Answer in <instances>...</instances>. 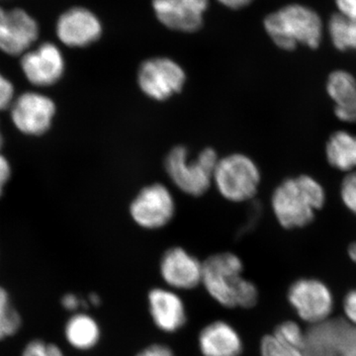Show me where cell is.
<instances>
[{
    "mask_svg": "<svg viewBox=\"0 0 356 356\" xmlns=\"http://www.w3.org/2000/svg\"><path fill=\"white\" fill-rule=\"evenodd\" d=\"M243 273L245 264L235 252H215L203 261L201 287L226 310L254 309L259 302V289Z\"/></svg>",
    "mask_w": 356,
    "mask_h": 356,
    "instance_id": "cell-1",
    "label": "cell"
},
{
    "mask_svg": "<svg viewBox=\"0 0 356 356\" xmlns=\"http://www.w3.org/2000/svg\"><path fill=\"white\" fill-rule=\"evenodd\" d=\"M327 191L308 173L285 178L274 188L270 205L273 216L284 229H303L315 221L327 203Z\"/></svg>",
    "mask_w": 356,
    "mask_h": 356,
    "instance_id": "cell-2",
    "label": "cell"
},
{
    "mask_svg": "<svg viewBox=\"0 0 356 356\" xmlns=\"http://www.w3.org/2000/svg\"><path fill=\"white\" fill-rule=\"evenodd\" d=\"M264 27L273 44L285 51L297 50L300 44L317 50L324 40L325 25L320 14L301 3L287 4L269 13Z\"/></svg>",
    "mask_w": 356,
    "mask_h": 356,
    "instance_id": "cell-3",
    "label": "cell"
},
{
    "mask_svg": "<svg viewBox=\"0 0 356 356\" xmlns=\"http://www.w3.org/2000/svg\"><path fill=\"white\" fill-rule=\"evenodd\" d=\"M219 158L215 149L206 147L195 159H189L188 149L177 146L166 156L165 168L168 177L187 195H203L213 184Z\"/></svg>",
    "mask_w": 356,
    "mask_h": 356,
    "instance_id": "cell-4",
    "label": "cell"
},
{
    "mask_svg": "<svg viewBox=\"0 0 356 356\" xmlns=\"http://www.w3.org/2000/svg\"><path fill=\"white\" fill-rule=\"evenodd\" d=\"M213 184L222 197L234 203L248 202L257 196L261 172L254 159L245 154H232L219 159Z\"/></svg>",
    "mask_w": 356,
    "mask_h": 356,
    "instance_id": "cell-5",
    "label": "cell"
},
{
    "mask_svg": "<svg viewBox=\"0 0 356 356\" xmlns=\"http://www.w3.org/2000/svg\"><path fill=\"white\" fill-rule=\"evenodd\" d=\"M286 298L297 317L311 327L331 320L336 308L331 288L318 278L295 280L288 287Z\"/></svg>",
    "mask_w": 356,
    "mask_h": 356,
    "instance_id": "cell-6",
    "label": "cell"
},
{
    "mask_svg": "<svg viewBox=\"0 0 356 356\" xmlns=\"http://www.w3.org/2000/svg\"><path fill=\"white\" fill-rule=\"evenodd\" d=\"M14 128L28 137H41L50 131L57 105L50 96L37 90L16 95L9 108Z\"/></svg>",
    "mask_w": 356,
    "mask_h": 356,
    "instance_id": "cell-7",
    "label": "cell"
},
{
    "mask_svg": "<svg viewBox=\"0 0 356 356\" xmlns=\"http://www.w3.org/2000/svg\"><path fill=\"white\" fill-rule=\"evenodd\" d=\"M142 92L154 102H165L177 95L186 83L184 67L166 57H154L140 64L137 74Z\"/></svg>",
    "mask_w": 356,
    "mask_h": 356,
    "instance_id": "cell-8",
    "label": "cell"
},
{
    "mask_svg": "<svg viewBox=\"0 0 356 356\" xmlns=\"http://www.w3.org/2000/svg\"><path fill=\"white\" fill-rule=\"evenodd\" d=\"M158 273L163 286L179 293L201 287L203 261L180 245L168 248L159 257Z\"/></svg>",
    "mask_w": 356,
    "mask_h": 356,
    "instance_id": "cell-9",
    "label": "cell"
},
{
    "mask_svg": "<svg viewBox=\"0 0 356 356\" xmlns=\"http://www.w3.org/2000/svg\"><path fill=\"white\" fill-rule=\"evenodd\" d=\"M129 212L140 229L156 231L165 228L175 218V199L165 185H147L133 199Z\"/></svg>",
    "mask_w": 356,
    "mask_h": 356,
    "instance_id": "cell-10",
    "label": "cell"
},
{
    "mask_svg": "<svg viewBox=\"0 0 356 356\" xmlns=\"http://www.w3.org/2000/svg\"><path fill=\"white\" fill-rule=\"evenodd\" d=\"M147 310L154 327L165 334H177L188 323V310L181 293L165 286L147 292Z\"/></svg>",
    "mask_w": 356,
    "mask_h": 356,
    "instance_id": "cell-11",
    "label": "cell"
},
{
    "mask_svg": "<svg viewBox=\"0 0 356 356\" xmlns=\"http://www.w3.org/2000/svg\"><path fill=\"white\" fill-rule=\"evenodd\" d=\"M306 353L316 356H356V327L329 320L307 332Z\"/></svg>",
    "mask_w": 356,
    "mask_h": 356,
    "instance_id": "cell-12",
    "label": "cell"
},
{
    "mask_svg": "<svg viewBox=\"0 0 356 356\" xmlns=\"http://www.w3.org/2000/svg\"><path fill=\"white\" fill-rule=\"evenodd\" d=\"M26 81L36 88H51L64 76L65 60L57 44L44 42L20 57Z\"/></svg>",
    "mask_w": 356,
    "mask_h": 356,
    "instance_id": "cell-13",
    "label": "cell"
},
{
    "mask_svg": "<svg viewBox=\"0 0 356 356\" xmlns=\"http://www.w3.org/2000/svg\"><path fill=\"white\" fill-rule=\"evenodd\" d=\"M37 21L21 8L6 10L0 7V51L21 57L31 50L39 38Z\"/></svg>",
    "mask_w": 356,
    "mask_h": 356,
    "instance_id": "cell-14",
    "label": "cell"
},
{
    "mask_svg": "<svg viewBox=\"0 0 356 356\" xmlns=\"http://www.w3.org/2000/svg\"><path fill=\"white\" fill-rule=\"evenodd\" d=\"M102 21L84 7H74L60 16L56 33L60 43L69 48H86L102 36Z\"/></svg>",
    "mask_w": 356,
    "mask_h": 356,
    "instance_id": "cell-15",
    "label": "cell"
},
{
    "mask_svg": "<svg viewBox=\"0 0 356 356\" xmlns=\"http://www.w3.org/2000/svg\"><path fill=\"white\" fill-rule=\"evenodd\" d=\"M209 0H153L159 22L173 31L193 33L203 25Z\"/></svg>",
    "mask_w": 356,
    "mask_h": 356,
    "instance_id": "cell-16",
    "label": "cell"
},
{
    "mask_svg": "<svg viewBox=\"0 0 356 356\" xmlns=\"http://www.w3.org/2000/svg\"><path fill=\"white\" fill-rule=\"evenodd\" d=\"M196 344L201 356H242L245 351L240 331L222 318L204 325L198 332Z\"/></svg>",
    "mask_w": 356,
    "mask_h": 356,
    "instance_id": "cell-17",
    "label": "cell"
},
{
    "mask_svg": "<svg viewBox=\"0 0 356 356\" xmlns=\"http://www.w3.org/2000/svg\"><path fill=\"white\" fill-rule=\"evenodd\" d=\"M65 343L79 353H89L96 350L102 341V325L95 316L88 311L72 314L64 325Z\"/></svg>",
    "mask_w": 356,
    "mask_h": 356,
    "instance_id": "cell-18",
    "label": "cell"
},
{
    "mask_svg": "<svg viewBox=\"0 0 356 356\" xmlns=\"http://www.w3.org/2000/svg\"><path fill=\"white\" fill-rule=\"evenodd\" d=\"M325 158L332 170L343 175L356 170V133L351 131H334L325 144Z\"/></svg>",
    "mask_w": 356,
    "mask_h": 356,
    "instance_id": "cell-19",
    "label": "cell"
},
{
    "mask_svg": "<svg viewBox=\"0 0 356 356\" xmlns=\"http://www.w3.org/2000/svg\"><path fill=\"white\" fill-rule=\"evenodd\" d=\"M325 92L334 107L344 106L356 95V76L350 70H332L325 81Z\"/></svg>",
    "mask_w": 356,
    "mask_h": 356,
    "instance_id": "cell-20",
    "label": "cell"
},
{
    "mask_svg": "<svg viewBox=\"0 0 356 356\" xmlns=\"http://www.w3.org/2000/svg\"><path fill=\"white\" fill-rule=\"evenodd\" d=\"M327 32L332 46L339 51H356V20L332 14L327 21Z\"/></svg>",
    "mask_w": 356,
    "mask_h": 356,
    "instance_id": "cell-21",
    "label": "cell"
},
{
    "mask_svg": "<svg viewBox=\"0 0 356 356\" xmlns=\"http://www.w3.org/2000/svg\"><path fill=\"white\" fill-rule=\"evenodd\" d=\"M22 325V316L13 305L10 294L0 285V341L15 337Z\"/></svg>",
    "mask_w": 356,
    "mask_h": 356,
    "instance_id": "cell-22",
    "label": "cell"
},
{
    "mask_svg": "<svg viewBox=\"0 0 356 356\" xmlns=\"http://www.w3.org/2000/svg\"><path fill=\"white\" fill-rule=\"evenodd\" d=\"M259 351L261 356H306V350L287 343L276 337L273 332L261 337Z\"/></svg>",
    "mask_w": 356,
    "mask_h": 356,
    "instance_id": "cell-23",
    "label": "cell"
},
{
    "mask_svg": "<svg viewBox=\"0 0 356 356\" xmlns=\"http://www.w3.org/2000/svg\"><path fill=\"white\" fill-rule=\"evenodd\" d=\"M276 337L291 344L300 350H306L307 332L295 321H284L274 327L273 331Z\"/></svg>",
    "mask_w": 356,
    "mask_h": 356,
    "instance_id": "cell-24",
    "label": "cell"
},
{
    "mask_svg": "<svg viewBox=\"0 0 356 356\" xmlns=\"http://www.w3.org/2000/svg\"><path fill=\"white\" fill-rule=\"evenodd\" d=\"M20 356H67L64 350L53 341L42 339H30L23 346Z\"/></svg>",
    "mask_w": 356,
    "mask_h": 356,
    "instance_id": "cell-25",
    "label": "cell"
},
{
    "mask_svg": "<svg viewBox=\"0 0 356 356\" xmlns=\"http://www.w3.org/2000/svg\"><path fill=\"white\" fill-rule=\"evenodd\" d=\"M339 195L343 207L356 217V170L341 178Z\"/></svg>",
    "mask_w": 356,
    "mask_h": 356,
    "instance_id": "cell-26",
    "label": "cell"
},
{
    "mask_svg": "<svg viewBox=\"0 0 356 356\" xmlns=\"http://www.w3.org/2000/svg\"><path fill=\"white\" fill-rule=\"evenodd\" d=\"M15 97V86L13 81L0 72V112L9 110Z\"/></svg>",
    "mask_w": 356,
    "mask_h": 356,
    "instance_id": "cell-27",
    "label": "cell"
},
{
    "mask_svg": "<svg viewBox=\"0 0 356 356\" xmlns=\"http://www.w3.org/2000/svg\"><path fill=\"white\" fill-rule=\"evenodd\" d=\"M60 303L62 308L70 313V315L77 313V312L88 310L86 297L79 296L74 292L65 293L60 300Z\"/></svg>",
    "mask_w": 356,
    "mask_h": 356,
    "instance_id": "cell-28",
    "label": "cell"
},
{
    "mask_svg": "<svg viewBox=\"0 0 356 356\" xmlns=\"http://www.w3.org/2000/svg\"><path fill=\"white\" fill-rule=\"evenodd\" d=\"M134 356H177L172 346L165 343H152L140 348Z\"/></svg>",
    "mask_w": 356,
    "mask_h": 356,
    "instance_id": "cell-29",
    "label": "cell"
},
{
    "mask_svg": "<svg viewBox=\"0 0 356 356\" xmlns=\"http://www.w3.org/2000/svg\"><path fill=\"white\" fill-rule=\"evenodd\" d=\"M334 117L344 124H356V95L344 106L334 107Z\"/></svg>",
    "mask_w": 356,
    "mask_h": 356,
    "instance_id": "cell-30",
    "label": "cell"
},
{
    "mask_svg": "<svg viewBox=\"0 0 356 356\" xmlns=\"http://www.w3.org/2000/svg\"><path fill=\"white\" fill-rule=\"evenodd\" d=\"M344 320L356 327V288L350 290L343 299Z\"/></svg>",
    "mask_w": 356,
    "mask_h": 356,
    "instance_id": "cell-31",
    "label": "cell"
},
{
    "mask_svg": "<svg viewBox=\"0 0 356 356\" xmlns=\"http://www.w3.org/2000/svg\"><path fill=\"white\" fill-rule=\"evenodd\" d=\"M13 175L10 163L4 154L0 152V198L3 195L6 185Z\"/></svg>",
    "mask_w": 356,
    "mask_h": 356,
    "instance_id": "cell-32",
    "label": "cell"
},
{
    "mask_svg": "<svg viewBox=\"0 0 356 356\" xmlns=\"http://www.w3.org/2000/svg\"><path fill=\"white\" fill-rule=\"evenodd\" d=\"M337 14L348 18L356 20V0H334Z\"/></svg>",
    "mask_w": 356,
    "mask_h": 356,
    "instance_id": "cell-33",
    "label": "cell"
},
{
    "mask_svg": "<svg viewBox=\"0 0 356 356\" xmlns=\"http://www.w3.org/2000/svg\"><path fill=\"white\" fill-rule=\"evenodd\" d=\"M254 0H218V2L229 9H242L250 6Z\"/></svg>",
    "mask_w": 356,
    "mask_h": 356,
    "instance_id": "cell-34",
    "label": "cell"
},
{
    "mask_svg": "<svg viewBox=\"0 0 356 356\" xmlns=\"http://www.w3.org/2000/svg\"><path fill=\"white\" fill-rule=\"evenodd\" d=\"M88 309L99 308L102 305V297L97 292H90L86 296Z\"/></svg>",
    "mask_w": 356,
    "mask_h": 356,
    "instance_id": "cell-35",
    "label": "cell"
},
{
    "mask_svg": "<svg viewBox=\"0 0 356 356\" xmlns=\"http://www.w3.org/2000/svg\"><path fill=\"white\" fill-rule=\"evenodd\" d=\"M348 254L350 261L356 264V242L351 243L348 248Z\"/></svg>",
    "mask_w": 356,
    "mask_h": 356,
    "instance_id": "cell-36",
    "label": "cell"
},
{
    "mask_svg": "<svg viewBox=\"0 0 356 356\" xmlns=\"http://www.w3.org/2000/svg\"><path fill=\"white\" fill-rule=\"evenodd\" d=\"M3 145H4L3 134H2L1 129H0V152H1L2 147H3Z\"/></svg>",
    "mask_w": 356,
    "mask_h": 356,
    "instance_id": "cell-37",
    "label": "cell"
},
{
    "mask_svg": "<svg viewBox=\"0 0 356 356\" xmlns=\"http://www.w3.org/2000/svg\"><path fill=\"white\" fill-rule=\"evenodd\" d=\"M306 356H316V355H311V353H306Z\"/></svg>",
    "mask_w": 356,
    "mask_h": 356,
    "instance_id": "cell-38",
    "label": "cell"
}]
</instances>
